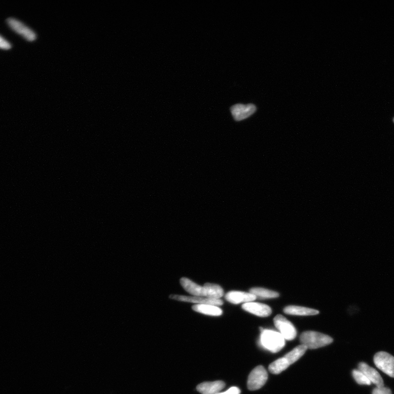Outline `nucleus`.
Wrapping results in <instances>:
<instances>
[{
  "label": "nucleus",
  "mask_w": 394,
  "mask_h": 394,
  "mask_svg": "<svg viewBox=\"0 0 394 394\" xmlns=\"http://www.w3.org/2000/svg\"><path fill=\"white\" fill-rule=\"evenodd\" d=\"M181 283L185 291L193 296L206 297V290L204 286H200L186 278H182L181 280Z\"/></svg>",
  "instance_id": "12"
},
{
  "label": "nucleus",
  "mask_w": 394,
  "mask_h": 394,
  "mask_svg": "<svg viewBox=\"0 0 394 394\" xmlns=\"http://www.w3.org/2000/svg\"><path fill=\"white\" fill-rule=\"evenodd\" d=\"M195 312L210 316H220L223 314V310L218 306L210 305H196L192 307Z\"/></svg>",
  "instance_id": "15"
},
{
  "label": "nucleus",
  "mask_w": 394,
  "mask_h": 394,
  "mask_svg": "<svg viewBox=\"0 0 394 394\" xmlns=\"http://www.w3.org/2000/svg\"><path fill=\"white\" fill-rule=\"evenodd\" d=\"M261 331L260 342L263 348L276 353L284 347L285 340L279 332L262 328Z\"/></svg>",
  "instance_id": "1"
},
{
  "label": "nucleus",
  "mask_w": 394,
  "mask_h": 394,
  "mask_svg": "<svg viewBox=\"0 0 394 394\" xmlns=\"http://www.w3.org/2000/svg\"><path fill=\"white\" fill-rule=\"evenodd\" d=\"M268 379V373L262 366H257L250 373L247 379L248 390L254 391L262 388Z\"/></svg>",
  "instance_id": "3"
},
{
  "label": "nucleus",
  "mask_w": 394,
  "mask_h": 394,
  "mask_svg": "<svg viewBox=\"0 0 394 394\" xmlns=\"http://www.w3.org/2000/svg\"><path fill=\"white\" fill-rule=\"evenodd\" d=\"M240 390L238 387L233 386L231 387L229 389H228L225 392H220L217 394H240Z\"/></svg>",
  "instance_id": "23"
},
{
  "label": "nucleus",
  "mask_w": 394,
  "mask_h": 394,
  "mask_svg": "<svg viewBox=\"0 0 394 394\" xmlns=\"http://www.w3.org/2000/svg\"><path fill=\"white\" fill-rule=\"evenodd\" d=\"M284 312L286 314L301 316L314 315L319 313V311L307 307L289 306L285 307Z\"/></svg>",
  "instance_id": "14"
},
{
  "label": "nucleus",
  "mask_w": 394,
  "mask_h": 394,
  "mask_svg": "<svg viewBox=\"0 0 394 394\" xmlns=\"http://www.w3.org/2000/svg\"><path fill=\"white\" fill-rule=\"evenodd\" d=\"M373 361L377 368L394 378V357L392 355L385 351H380L376 354Z\"/></svg>",
  "instance_id": "5"
},
{
  "label": "nucleus",
  "mask_w": 394,
  "mask_h": 394,
  "mask_svg": "<svg viewBox=\"0 0 394 394\" xmlns=\"http://www.w3.org/2000/svg\"><path fill=\"white\" fill-rule=\"evenodd\" d=\"M204 286L206 290V298L220 299L224 295L223 289L219 285L206 283Z\"/></svg>",
  "instance_id": "17"
},
{
  "label": "nucleus",
  "mask_w": 394,
  "mask_h": 394,
  "mask_svg": "<svg viewBox=\"0 0 394 394\" xmlns=\"http://www.w3.org/2000/svg\"><path fill=\"white\" fill-rule=\"evenodd\" d=\"M225 386V383L221 381L204 382L199 384L197 390L202 394H217Z\"/></svg>",
  "instance_id": "13"
},
{
  "label": "nucleus",
  "mask_w": 394,
  "mask_h": 394,
  "mask_svg": "<svg viewBox=\"0 0 394 394\" xmlns=\"http://www.w3.org/2000/svg\"><path fill=\"white\" fill-rule=\"evenodd\" d=\"M231 113L235 120L240 121L245 120L254 114L257 108L254 105L237 104L231 108Z\"/></svg>",
  "instance_id": "7"
},
{
  "label": "nucleus",
  "mask_w": 394,
  "mask_h": 394,
  "mask_svg": "<svg viewBox=\"0 0 394 394\" xmlns=\"http://www.w3.org/2000/svg\"><path fill=\"white\" fill-rule=\"evenodd\" d=\"M301 344L307 349H314L321 348L333 342L330 336L317 332L309 331L304 332L300 336Z\"/></svg>",
  "instance_id": "2"
},
{
  "label": "nucleus",
  "mask_w": 394,
  "mask_h": 394,
  "mask_svg": "<svg viewBox=\"0 0 394 394\" xmlns=\"http://www.w3.org/2000/svg\"><path fill=\"white\" fill-rule=\"evenodd\" d=\"M11 48V44L1 36H0V49L10 50Z\"/></svg>",
  "instance_id": "22"
},
{
  "label": "nucleus",
  "mask_w": 394,
  "mask_h": 394,
  "mask_svg": "<svg viewBox=\"0 0 394 394\" xmlns=\"http://www.w3.org/2000/svg\"><path fill=\"white\" fill-rule=\"evenodd\" d=\"M250 293L262 299L276 298L279 296V293L272 290L262 288H253L250 290Z\"/></svg>",
  "instance_id": "19"
},
{
  "label": "nucleus",
  "mask_w": 394,
  "mask_h": 394,
  "mask_svg": "<svg viewBox=\"0 0 394 394\" xmlns=\"http://www.w3.org/2000/svg\"><path fill=\"white\" fill-rule=\"evenodd\" d=\"M275 327L279 333L284 338L285 340L292 341L297 335L296 330L294 325L289 321L285 317L281 315H276L274 318Z\"/></svg>",
  "instance_id": "4"
},
{
  "label": "nucleus",
  "mask_w": 394,
  "mask_h": 394,
  "mask_svg": "<svg viewBox=\"0 0 394 394\" xmlns=\"http://www.w3.org/2000/svg\"><path fill=\"white\" fill-rule=\"evenodd\" d=\"M257 296L245 292L232 291L228 293L225 295V299L234 305H238L241 303L252 302L257 299Z\"/></svg>",
  "instance_id": "11"
},
{
  "label": "nucleus",
  "mask_w": 394,
  "mask_h": 394,
  "mask_svg": "<svg viewBox=\"0 0 394 394\" xmlns=\"http://www.w3.org/2000/svg\"><path fill=\"white\" fill-rule=\"evenodd\" d=\"M242 308L246 312L260 317H267L272 313V309L265 304L248 302L243 304Z\"/></svg>",
  "instance_id": "9"
},
{
  "label": "nucleus",
  "mask_w": 394,
  "mask_h": 394,
  "mask_svg": "<svg viewBox=\"0 0 394 394\" xmlns=\"http://www.w3.org/2000/svg\"><path fill=\"white\" fill-rule=\"evenodd\" d=\"M290 366L286 359L283 356L269 365L268 370L273 374L278 375L286 370Z\"/></svg>",
  "instance_id": "18"
},
{
  "label": "nucleus",
  "mask_w": 394,
  "mask_h": 394,
  "mask_svg": "<svg viewBox=\"0 0 394 394\" xmlns=\"http://www.w3.org/2000/svg\"><path fill=\"white\" fill-rule=\"evenodd\" d=\"M8 24L14 31L19 34L27 41H32L36 39V34L19 20L9 18L8 20Z\"/></svg>",
  "instance_id": "8"
},
{
  "label": "nucleus",
  "mask_w": 394,
  "mask_h": 394,
  "mask_svg": "<svg viewBox=\"0 0 394 394\" xmlns=\"http://www.w3.org/2000/svg\"><path fill=\"white\" fill-rule=\"evenodd\" d=\"M170 298L179 301L197 303V305H210L216 306L223 305L224 302L220 299H211L203 297L186 296L183 295H171Z\"/></svg>",
  "instance_id": "6"
},
{
  "label": "nucleus",
  "mask_w": 394,
  "mask_h": 394,
  "mask_svg": "<svg viewBox=\"0 0 394 394\" xmlns=\"http://www.w3.org/2000/svg\"><path fill=\"white\" fill-rule=\"evenodd\" d=\"M307 349L305 345L301 344L288 352L284 357L286 359L289 365H291L298 361L305 354Z\"/></svg>",
  "instance_id": "16"
},
{
  "label": "nucleus",
  "mask_w": 394,
  "mask_h": 394,
  "mask_svg": "<svg viewBox=\"0 0 394 394\" xmlns=\"http://www.w3.org/2000/svg\"><path fill=\"white\" fill-rule=\"evenodd\" d=\"M352 377L359 384L370 385L371 383L370 380L361 371L354 370L352 372Z\"/></svg>",
  "instance_id": "20"
},
{
  "label": "nucleus",
  "mask_w": 394,
  "mask_h": 394,
  "mask_svg": "<svg viewBox=\"0 0 394 394\" xmlns=\"http://www.w3.org/2000/svg\"><path fill=\"white\" fill-rule=\"evenodd\" d=\"M372 394H392L391 390L386 387H376L373 390Z\"/></svg>",
  "instance_id": "21"
},
{
  "label": "nucleus",
  "mask_w": 394,
  "mask_h": 394,
  "mask_svg": "<svg viewBox=\"0 0 394 394\" xmlns=\"http://www.w3.org/2000/svg\"><path fill=\"white\" fill-rule=\"evenodd\" d=\"M393 121H394V119H393Z\"/></svg>",
  "instance_id": "24"
},
{
  "label": "nucleus",
  "mask_w": 394,
  "mask_h": 394,
  "mask_svg": "<svg viewBox=\"0 0 394 394\" xmlns=\"http://www.w3.org/2000/svg\"><path fill=\"white\" fill-rule=\"evenodd\" d=\"M358 370L361 371L367 377L370 382L377 387L384 386L383 380L379 373L367 364L361 363L358 365Z\"/></svg>",
  "instance_id": "10"
}]
</instances>
